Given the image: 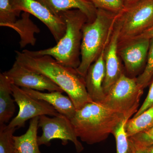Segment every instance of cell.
Here are the masks:
<instances>
[{"label": "cell", "instance_id": "cell-18", "mask_svg": "<svg viewBox=\"0 0 153 153\" xmlns=\"http://www.w3.org/2000/svg\"><path fill=\"white\" fill-rule=\"evenodd\" d=\"M30 14L24 12L22 18L17 20L9 27L13 29L19 34L21 38V48H24L28 45H34L36 39L35 33L40 32V29L32 22L30 18Z\"/></svg>", "mask_w": 153, "mask_h": 153}, {"label": "cell", "instance_id": "cell-6", "mask_svg": "<svg viewBox=\"0 0 153 153\" xmlns=\"http://www.w3.org/2000/svg\"><path fill=\"white\" fill-rule=\"evenodd\" d=\"M119 43L136 38L153 25V0H141L125 6L117 14Z\"/></svg>", "mask_w": 153, "mask_h": 153}, {"label": "cell", "instance_id": "cell-12", "mask_svg": "<svg viewBox=\"0 0 153 153\" xmlns=\"http://www.w3.org/2000/svg\"><path fill=\"white\" fill-rule=\"evenodd\" d=\"M119 27L115 22L113 31L105 49V74L103 88L105 95L123 74L121 59L118 52Z\"/></svg>", "mask_w": 153, "mask_h": 153}, {"label": "cell", "instance_id": "cell-21", "mask_svg": "<svg viewBox=\"0 0 153 153\" xmlns=\"http://www.w3.org/2000/svg\"><path fill=\"white\" fill-rule=\"evenodd\" d=\"M21 12L15 10L11 0H0V26L7 27L16 22Z\"/></svg>", "mask_w": 153, "mask_h": 153}, {"label": "cell", "instance_id": "cell-10", "mask_svg": "<svg viewBox=\"0 0 153 153\" xmlns=\"http://www.w3.org/2000/svg\"><path fill=\"white\" fill-rule=\"evenodd\" d=\"M3 73L8 77L12 84L22 88L39 91L63 92L60 87L47 76L28 69L16 60L10 69Z\"/></svg>", "mask_w": 153, "mask_h": 153}, {"label": "cell", "instance_id": "cell-7", "mask_svg": "<svg viewBox=\"0 0 153 153\" xmlns=\"http://www.w3.org/2000/svg\"><path fill=\"white\" fill-rule=\"evenodd\" d=\"M38 127L42 128V135L38 137L39 146H49L54 139L62 141V144L66 145L68 141L74 144L77 152L83 150L84 148L78 140L71 120L65 116L60 114L52 118L47 115L39 117Z\"/></svg>", "mask_w": 153, "mask_h": 153}, {"label": "cell", "instance_id": "cell-5", "mask_svg": "<svg viewBox=\"0 0 153 153\" xmlns=\"http://www.w3.org/2000/svg\"><path fill=\"white\" fill-rule=\"evenodd\" d=\"M143 89L137 83L136 78L128 77L123 73L105 95L102 103L130 119L137 111Z\"/></svg>", "mask_w": 153, "mask_h": 153}, {"label": "cell", "instance_id": "cell-29", "mask_svg": "<svg viewBox=\"0 0 153 153\" xmlns=\"http://www.w3.org/2000/svg\"><path fill=\"white\" fill-rule=\"evenodd\" d=\"M125 6L132 4L134 3L137 2L141 0H122Z\"/></svg>", "mask_w": 153, "mask_h": 153}, {"label": "cell", "instance_id": "cell-2", "mask_svg": "<svg viewBox=\"0 0 153 153\" xmlns=\"http://www.w3.org/2000/svg\"><path fill=\"white\" fill-rule=\"evenodd\" d=\"M125 118L102 103L91 102L70 120L77 137L89 145L106 140Z\"/></svg>", "mask_w": 153, "mask_h": 153}, {"label": "cell", "instance_id": "cell-9", "mask_svg": "<svg viewBox=\"0 0 153 153\" xmlns=\"http://www.w3.org/2000/svg\"><path fill=\"white\" fill-rule=\"evenodd\" d=\"M15 10L33 15L47 26L57 43L65 34L66 26L60 16H56L37 0H11Z\"/></svg>", "mask_w": 153, "mask_h": 153}, {"label": "cell", "instance_id": "cell-23", "mask_svg": "<svg viewBox=\"0 0 153 153\" xmlns=\"http://www.w3.org/2000/svg\"><path fill=\"white\" fill-rule=\"evenodd\" d=\"M128 120L123 119L114 131L116 142L117 153H127L129 149L128 137L126 130V125Z\"/></svg>", "mask_w": 153, "mask_h": 153}, {"label": "cell", "instance_id": "cell-26", "mask_svg": "<svg viewBox=\"0 0 153 153\" xmlns=\"http://www.w3.org/2000/svg\"><path fill=\"white\" fill-rule=\"evenodd\" d=\"M128 140L129 149L127 153H149V147L143 146L131 137H129Z\"/></svg>", "mask_w": 153, "mask_h": 153}, {"label": "cell", "instance_id": "cell-13", "mask_svg": "<svg viewBox=\"0 0 153 153\" xmlns=\"http://www.w3.org/2000/svg\"><path fill=\"white\" fill-rule=\"evenodd\" d=\"M104 50L91 65L85 77V87L89 98L91 101L99 103L103 102L105 97L103 88L105 74Z\"/></svg>", "mask_w": 153, "mask_h": 153}, {"label": "cell", "instance_id": "cell-15", "mask_svg": "<svg viewBox=\"0 0 153 153\" xmlns=\"http://www.w3.org/2000/svg\"><path fill=\"white\" fill-rule=\"evenodd\" d=\"M42 4L55 15L69 10H79L88 19V22H93L96 16L97 9L89 0H42Z\"/></svg>", "mask_w": 153, "mask_h": 153}, {"label": "cell", "instance_id": "cell-24", "mask_svg": "<svg viewBox=\"0 0 153 153\" xmlns=\"http://www.w3.org/2000/svg\"><path fill=\"white\" fill-rule=\"evenodd\" d=\"M97 9H101L114 14L122 10L125 5L122 0H89Z\"/></svg>", "mask_w": 153, "mask_h": 153}, {"label": "cell", "instance_id": "cell-16", "mask_svg": "<svg viewBox=\"0 0 153 153\" xmlns=\"http://www.w3.org/2000/svg\"><path fill=\"white\" fill-rule=\"evenodd\" d=\"M39 117L30 120L27 131L24 134L13 136L16 152L20 153H41L38 143Z\"/></svg>", "mask_w": 153, "mask_h": 153}, {"label": "cell", "instance_id": "cell-31", "mask_svg": "<svg viewBox=\"0 0 153 153\" xmlns=\"http://www.w3.org/2000/svg\"><path fill=\"white\" fill-rule=\"evenodd\" d=\"M37 1H38L40 2L42 4V0H37Z\"/></svg>", "mask_w": 153, "mask_h": 153}, {"label": "cell", "instance_id": "cell-25", "mask_svg": "<svg viewBox=\"0 0 153 153\" xmlns=\"http://www.w3.org/2000/svg\"><path fill=\"white\" fill-rule=\"evenodd\" d=\"M131 137L143 146L150 147L153 145V126L146 131Z\"/></svg>", "mask_w": 153, "mask_h": 153}, {"label": "cell", "instance_id": "cell-27", "mask_svg": "<svg viewBox=\"0 0 153 153\" xmlns=\"http://www.w3.org/2000/svg\"><path fill=\"white\" fill-rule=\"evenodd\" d=\"M153 105V80L150 87L149 90L148 92V95L143 103L139 109L136 113L134 117L138 116L141 114L142 113L146 110L151 107Z\"/></svg>", "mask_w": 153, "mask_h": 153}, {"label": "cell", "instance_id": "cell-32", "mask_svg": "<svg viewBox=\"0 0 153 153\" xmlns=\"http://www.w3.org/2000/svg\"><path fill=\"white\" fill-rule=\"evenodd\" d=\"M16 153H19V152H16Z\"/></svg>", "mask_w": 153, "mask_h": 153}, {"label": "cell", "instance_id": "cell-17", "mask_svg": "<svg viewBox=\"0 0 153 153\" xmlns=\"http://www.w3.org/2000/svg\"><path fill=\"white\" fill-rule=\"evenodd\" d=\"M12 82L4 73L0 74V125L8 122L16 111L12 99Z\"/></svg>", "mask_w": 153, "mask_h": 153}, {"label": "cell", "instance_id": "cell-8", "mask_svg": "<svg viewBox=\"0 0 153 153\" xmlns=\"http://www.w3.org/2000/svg\"><path fill=\"white\" fill-rule=\"evenodd\" d=\"M12 95L19 106V111L9 124V127H23L27 121L37 117H55L61 114L48 102L33 98L19 86L12 84Z\"/></svg>", "mask_w": 153, "mask_h": 153}, {"label": "cell", "instance_id": "cell-11", "mask_svg": "<svg viewBox=\"0 0 153 153\" xmlns=\"http://www.w3.org/2000/svg\"><path fill=\"white\" fill-rule=\"evenodd\" d=\"M150 39L137 37L118 43V52L128 73H137L146 62Z\"/></svg>", "mask_w": 153, "mask_h": 153}, {"label": "cell", "instance_id": "cell-14", "mask_svg": "<svg viewBox=\"0 0 153 153\" xmlns=\"http://www.w3.org/2000/svg\"><path fill=\"white\" fill-rule=\"evenodd\" d=\"M22 88L33 98L48 102L59 113L65 116L70 120L75 115L76 109L73 102L69 97L63 95L61 91L44 93L33 89Z\"/></svg>", "mask_w": 153, "mask_h": 153}, {"label": "cell", "instance_id": "cell-1", "mask_svg": "<svg viewBox=\"0 0 153 153\" xmlns=\"http://www.w3.org/2000/svg\"><path fill=\"white\" fill-rule=\"evenodd\" d=\"M16 60L32 71L47 76L67 94L76 110L92 102L85 87V78L75 68L58 63L49 56H32L22 51H16Z\"/></svg>", "mask_w": 153, "mask_h": 153}, {"label": "cell", "instance_id": "cell-22", "mask_svg": "<svg viewBox=\"0 0 153 153\" xmlns=\"http://www.w3.org/2000/svg\"><path fill=\"white\" fill-rule=\"evenodd\" d=\"M153 76V38H151L146 67L143 73L138 76L137 83L143 88L146 87Z\"/></svg>", "mask_w": 153, "mask_h": 153}, {"label": "cell", "instance_id": "cell-30", "mask_svg": "<svg viewBox=\"0 0 153 153\" xmlns=\"http://www.w3.org/2000/svg\"><path fill=\"white\" fill-rule=\"evenodd\" d=\"M149 153H153V145L149 148Z\"/></svg>", "mask_w": 153, "mask_h": 153}, {"label": "cell", "instance_id": "cell-20", "mask_svg": "<svg viewBox=\"0 0 153 153\" xmlns=\"http://www.w3.org/2000/svg\"><path fill=\"white\" fill-rule=\"evenodd\" d=\"M16 128L0 125V153H16L13 139Z\"/></svg>", "mask_w": 153, "mask_h": 153}, {"label": "cell", "instance_id": "cell-3", "mask_svg": "<svg viewBox=\"0 0 153 153\" xmlns=\"http://www.w3.org/2000/svg\"><path fill=\"white\" fill-rule=\"evenodd\" d=\"M58 15L65 22L66 30L57 44L38 51L25 49L22 51L35 57L49 55L60 64L76 69L80 63L82 28L88 22L87 17L81 11L76 9L61 12Z\"/></svg>", "mask_w": 153, "mask_h": 153}, {"label": "cell", "instance_id": "cell-28", "mask_svg": "<svg viewBox=\"0 0 153 153\" xmlns=\"http://www.w3.org/2000/svg\"><path fill=\"white\" fill-rule=\"evenodd\" d=\"M137 37L147 38L149 39L153 38V25ZM137 38V37H136Z\"/></svg>", "mask_w": 153, "mask_h": 153}, {"label": "cell", "instance_id": "cell-4", "mask_svg": "<svg viewBox=\"0 0 153 153\" xmlns=\"http://www.w3.org/2000/svg\"><path fill=\"white\" fill-rule=\"evenodd\" d=\"M117 14L97 9L94 21L86 22L82 27L80 63L76 69L84 78L89 67L97 60L108 43Z\"/></svg>", "mask_w": 153, "mask_h": 153}, {"label": "cell", "instance_id": "cell-19", "mask_svg": "<svg viewBox=\"0 0 153 153\" xmlns=\"http://www.w3.org/2000/svg\"><path fill=\"white\" fill-rule=\"evenodd\" d=\"M153 126V105L136 117L129 119L126 125L128 137L146 131Z\"/></svg>", "mask_w": 153, "mask_h": 153}]
</instances>
